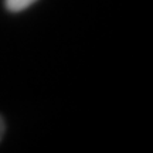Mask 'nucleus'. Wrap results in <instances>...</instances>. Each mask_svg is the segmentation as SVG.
<instances>
[{"label":"nucleus","mask_w":153,"mask_h":153,"mask_svg":"<svg viewBox=\"0 0 153 153\" xmlns=\"http://www.w3.org/2000/svg\"><path fill=\"white\" fill-rule=\"evenodd\" d=\"M37 0H4L6 10L11 13H20V11L28 9L31 4H34Z\"/></svg>","instance_id":"obj_1"},{"label":"nucleus","mask_w":153,"mask_h":153,"mask_svg":"<svg viewBox=\"0 0 153 153\" xmlns=\"http://www.w3.org/2000/svg\"><path fill=\"white\" fill-rule=\"evenodd\" d=\"M4 131H6L4 120H3V118H1V115H0V142H1V139H3V135H4Z\"/></svg>","instance_id":"obj_2"}]
</instances>
